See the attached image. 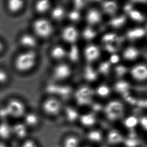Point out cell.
I'll use <instances>...</instances> for the list:
<instances>
[{"label": "cell", "mask_w": 147, "mask_h": 147, "mask_svg": "<svg viewBox=\"0 0 147 147\" xmlns=\"http://www.w3.org/2000/svg\"><path fill=\"white\" fill-rule=\"evenodd\" d=\"M36 55L34 52L30 50L19 54L15 60V67L21 72L28 71L35 65Z\"/></svg>", "instance_id": "1"}, {"label": "cell", "mask_w": 147, "mask_h": 147, "mask_svg": "<svg viewBox=\"0 0 147 147\" xmlns=\"http://www.w3.org/2000/svg\"><path fill=\"white\" fill-rule=\"evenodd\" d=\"M105 113L107 119L110 121H117L123 116L124 113L123 105L117 100L110 101L105 106Z\"/></svg>", "instance_id": "2"}, {"label": "cell", "mask_w": 147, "mask_h": 147, "mask_svg": "<svg viewBox=\"0 0 147 147\" xmlns=\"http://www.w3.org/2000/svg\"><path fill=\"white\" fill-rule=\"evenodd\" d=\"M8 116L14 118L23 117L26 113V107L20 99L13 98L8 101L6 106Z\"/></svg>", "instance_id": "3"}, {"label": "cell", "mask_w": 147, "mask_h": 147, "mask_svg": "<svg viewBox=\"0 0 147 147\" xmlns=\"http://www.w3.org/2000/svg\"><path fill=\"white\" fill-rule=\"evenodd\" d=\"M34 32L41 37H47L49 36L52 31L51 25L44 19L36 20L33 24Z\"/></svg>", "instance_id": "4"}, {"label": "cell", "mask_w": 147, "mask_h": 147, "mask_svg": "<svg viewBox=\"0 0 147 147\" xmlns=\"http://www.w3.org/2000/svg\"><path fill=\"white\" fill-rule=\"evenodd\" d=\"M94 91L88 86H82L76 92V99L80 105H87L92 102Z\"/></svg>", "instance_id": "5"}, {"label": "cell", "mask_w": 147, "mask_h": 147, "mask_svg": "<svg viewBox=\"0 0 147 147\" xmlns=\"http://www.w3.org/2000/svg\"><path fill=\"white\" fill-rule=\"evenodd\" d=\"M42 109L47 115H57L61 109V104L57 99L50 98L44 101L42 105Z\"/></svg>", "instance_id": "6"}, {"label": "cell", "mask_w": 147, "mask_h": 147, "mask_svg": "<svg viewBox=\"0 0 147 147\" xmlns=\"http://www.w3.org/2000/svg\"><path fill=\"white\" fill-rule=\"evenodd\" d=\"M12 135L19 139L25 140L28 136V127L24 123H18L12 125Z\"/></svg>", "instance_id": "7"}, {"label": "cell", "mask_w": 147, "mask_h": 147, "mask_svg": "<svg viewBox=\"0 0 147 147\" xmlns=\"http://www.w3.org/2000/svg\"><path fill=\"white\" fill-rule=\"evenodd\" d=\"M47 92L50 94H55L62 96H67L69 95L71 90L67 86H60L57 85H50L46 88Z\"/></svg>", "instance_id": "8"}, {"label": "cell", "mask_w": 147, "mask_h": 147, "mask_svg": "<svg viewBox=\"0 0 147 147\" xmlns=\"http://www.w3.org/2000/svg\"><path fill=\"white\" fill-rule=\"evenodd\" d=\"M134 78L138 80H145L147 76V67L144 64H139L134 66L131 71Z\"/></svg>", "instance_id": "9"}, {"label": "cell", "mask_w": 147, "mask_h": 147, "mask_svg": "<svg viewBox=\"0 0 147 147\" xmlns=\"http://www.w3.org/2000/svg\"><path fill=\"white\" fill-rule=\"evenodd\" d=\"M71 74L70 67L65 64H61L56 67L54 76L58 80H64L68 78Z\"/></svg>", "instance_id": "10"}, {"label": "cell", "mask_w": 147, "mask_h": 147, "mask_svg": "<svg viewBox=\"0 0 147 147\" xmlns=\"http://www.w3.org/2000/svg\"><path fill=\"white\" fill-rule=\"evenodd\" d=\"M78 37V32L72 26H68L64 29L62 32V38L66 42L74 43Z\"/></svg>", "instance_id": "11"}, {"label": "cell", "mask_w": 147, "mask_h": 147, "mask_svg": "<svg viewBox=\"0 0 147 147\" xmlns=\"http://www.w3.org/2000/svg\"><path fill=\"white\" fill-rule=\"evenodd\" d=\"M125 138L120 132L113 129L109 131L107 136V143L111 145H116L123 143Z\"/></svg>", "instance_id": "12"}, {"label": "cell", "mask_w": 147, "mask_h": 147, "mask_svg": "<svg viewBox=\"0 0 147 147\" xmlns=\"http://www.w3.org/2000/svg\"><path fill=\"white\" fill-rule=\"evenodd\" d=\"M99 50L97 46L90 45L88 46L84 51L86 59L88 62H93L99 57Z\"/></svg>", "instance_id": "13"}, {"label": "cell", "mask_w": 147, "mask_h": 147, "mask_svg": "<svg viewBox=\"0 0 147 147\" xmlns=\"http://www.w3.org/2000/svg\"><path fill=\"white\" fill-rule=\"evenodd\" d=\"M19 43L21 46L26 48H32L37 44L35 38L29 34H24L21 36L19 39Z\"/></svg>", "instance_id": "14"}, {"label": "cell", "mask_w": 147, "mask_h": 147, "mask_svg": "<svg viewBox=\"0 0 147 147\" xmlns=\"http://www.w3.org/2000/svg\"><path fill=\"white\" fill-rule=\"evenodd\" d=\"M24 2L20 0H11L7 2V7L9 12L12 13H17L23 9Z\"/></svg>", "instance_id": "15"}, {"label": "cell", "mask_w": 147, "mask_h": 147, "mask_svg": "<svg viewBox=\"0 0 147 147\" xmlns=\"http://www.w3.org/2000/svg\"><path fill=\"white\" fill-rule=\"evenodd\" d=\"M12 135V125L6 121H2L0 123V139H8Z\"/></svg>", "instance_id": "16"}, {"label": "cell", "mask_w": 147, "mask_h": 147, "mask_svg": "<svg viewBox=\"0 0 147 147\" xmlns=\"http://www.w3.org/2000/svg\"><path fill=\"white\" fill-rule=\"evenodd\" d=\"M23 117V123L28 128L36 127L39 123V117L35 113H26Z\"/></svg>", "instance_id": "17"}, {"label": "cell", "mask_w": 147, "mask_h": 147, "mask_svg": "<svg viewBox=\"0 0 147 147\" xmlns=\"http://www.w3.org/2000/svg\"><path fill=\"white\" fill-rule=\"evenodd\" d=\"M101 19V15L96 9H91L88 12L86 15V20L88 23L92 25L98 23Z\"/></svg>", "instance_id": "18"}, {"label": "cell", "mask_w": 147, "mask_h": 147, "mask_svg": "<svg viewBox=\"0 0 147 147\" xmlns=\"http://www.w3.org/2000/svg\"><path fill=\"white\" fill-rule=\"evenodd\" d=\"M96 116L93 113H86L80 117V121L82 125L90 127L94 125L96 123Z\"/></svg>", "instance_id": "19"}, {"label": "cell", "mask_w": 147, "mask_h": 147, "mask_svg": "<svg viewBox=\"0 0 147 147\" xmlns=\"http://www.w3.org/2000/svg\"><path fill=\"white\" fill-rule=\"evenodd\" d=\"M146 34L143 28H136L129 30L127 32V36L130 40H136L143 37Z\"/></svg>", "instance_id": "20"}, {"label": "cell", "mask_w": 147, "mask_h": 147, "mask_svg": "<svg viewBox=\"0 0 147 147\" xmlns=\"http://www.w3.org/2000/svg\"><path fill=\"white\" fill-rule=\"evenodd\" d=\"M102 8L104 11L109 15H113L117 10V5L115 2L107 1L102 4Z\"/></svg>", "instance_id": "21"}, {"label": "cell", "mask_w": 147, "mask_h": 147, "mask_svg": "<svg viewBox=\"0 0 147 147\" xmlns=\"http://www.w3.org/2000/svg\"><path fill=\"white\" fill-rule=\"evenodd\" d=\"M139 51L137 48L134 47H129L127 48L123 52V56L125 59L133 60L138 57Z\"/></svg>", "instance_id": "22"}, {"label": "cell", "mask_w": 147, "mask_h": 147, "mask_svg": "<svg viewBox=\"0 0 147 147\" xmlns=\"http://www.w3.org/2000/svg\"><path fill=\"white\" fill-rule=\"evenodd\" d=\"M130 86L127 82L125 80H120L117 82L115 86V90L116 92L120 94H127L129 92Z\"/></svg>", "instance_id": "23"}, {"label": "cell", "mask_w": 147, "mask_h": 147, "mask_svg": "<svg viewBox=\"0 0 147 147\" xmlns=\"http://www.w3.org/2000/svg\"><path fill=\"white\" fill-rule=\"evenodd\" d=\"M80 140L75 136H69L64 140L63 147H78Z\"/></svg>", "instance_id": "24"}, {"label": "cell", "mask_w": 147, "mask_h": 147, "mask_svg": "<svg viewBox=\"0 0 147 147\" xmlns=\"http://www.w3.org/2000/svg\"><path fill=\"white\" fill-rule=\"evenodd\" d=\"M84 78L88 81L93 82L96 80L98 74L92 66H88L84 70Z\"/></svg>", "instance_id": "25"}, {"label": "cell", "mask_w": 147, "mask_h": 147, "mask_svg": "<svg viewBox=\"0 0 147 147\" xmlns=\"http://www.w3.org/2000/svg\"><path fill=\"white\" fill-rule=\"evenodd\" d=\"M139 122V119L135 116L131 115L127 117L123 121V124L125 127L129 129H133L135 128L138 125Z\"/></svg>", "instance_id": "26"}, {"label": "cell", "mask_w": 147, "mask_h": 147, "mask_svg": "<svg viewBox=\"0 0 147 147\" xmlns=\"http://www.w3.org/2000/svg\"><path fill=\"white\" fill-rule=\"evenodd\" d=\"M88 139L94 143H98L102 139V134L98 130H92L88 134Z\"/></svg>", "instance_id": "27"}, {"label": "cell", "mask_w": 147, "mask_h": 147, "mask_svg": "<svg viewBox=\"0 0 147 147\" xmlns=\"http://www.w3.org/2000/svg\"><path fill=\"white\" fill-rule=\"evenodd\" d=\"M125 21L126 18L125 16L121 15L112 19L109 22V24L113 28H121L125 24Z\"/></svg>", "instance_id": "28"}, {"label": "cell", "mask_w": 147, "mask_h": 147, "mask_svg": "<svg viewBox=\"0 0 147 147\" xmlns=\"http://www.w3.org/2000/svg\"><path fill=\"white\" fill-rule=\"evenodd\" d=\"M65 113L68 121L71 122L76 121L79 117V115L78 111L72 107H66Z\"/></svg>", "instance_id": "29"}, {"label": "cell", "mask_w": 147, "mask_h": 147, "mask_svg": "<svg viewBox=\"0 0 147 147\" xmlns=\"http://www.w3.org/2000/svg\"><path fill=\"white\" fill-rule=\"evenodd\" d=\"M49 1L46 0L38 1L35 6L36 11L40 13H43L46 12L49 9Z\"/></svg>", "instance_id": "30"}, {"label": "cell", "mask_w": 147, "mask_h": 147, "mask_svg": "<svg viewBox=\"0 0 147 147\" xmlns=\"http://www.w3.org/2000/svg\"><path fill=\"white\" fill-rule=\"evenodd\" d=\"M65 50L60 46H56L53 48L51 51L52 57L57 59H60L63 58L65 56Z\"/></svg>", "instance_id": "31"}, {"label": "cell", "mask_w": 147, "mask_h": 147, "mask_svg": "<svg viewBox=\"0 0 147 147\" xmlns=\"http://www.w3.org/2000/svg\"><path fill=\"white\" fill-rule=\"evenodd\" d=\"M68 57L72 61H76L79 57V51L77 46L73 45L70 49Z\"/></svg>", "instance_id": "32"}, {"label": "cell", "mask_w": 147, "mask_h": 147, "mask_svg": "<svg viewBox=\"0 0 147 147\" xmlns=\"http://www.w3.org/2000/svg\"><path fill=\"white\" fill-rule=\"evenodd\" d=\"M130 17L137 22H142L144 20V17L141 12L137 10H132L129 13Z\"/></svg>", "instance_id": "33"}, {"label": "cell", "mask_w": 147, "mask_h": 147, "mask_svg": "<svg viewBox=\"0 0 147 147\" xmlns=\"http://www.w3.org/2000/svg\"><path fill=\"white\" fill-rule=\"evenodd\" d=\"M64 14V11L63 9L60 7H57L54 9L53 10L52 12V18L55 20H59L61 18H62Z\"/></svg>", "instance_id": "34"}, {"label": "cell", "mask_w": 147, "mask_h": 147, "mask_svg": "<svg viewBox=\"0 0 147 147\" xmlns=\"http://www.w3.org/2000/svg\"><path fill=\"white\" fill-rule=\"evenodd\" d=\"M96 33L94 30L91 28H86L83 32V36L86 40H92L95 38Z\"/></svg>", "instance_id": "35"}, {"label": "cell", "mask_w": 147, "mask_h": 147, "mask_svg": "<svg viewBox=\"0 0 147 147\" xmlns=\"http://www.w3.org/2000/svg\"><path fill=\"white\" fill-rule=\"evenodd\" d=\"M110 93L109 88L107 86H100L97 89V94L101 97H105L108 96Z\"/></svg>", "instance_id": "36"}, {"label": "cell", "mask_w": 147, "mask_h": 147, "mask_svg": "<svg viewBox=\"0 0 147 147\" xmlns=\"http://www.w3.org/2000/svg\"><path fill=\"white\" fill-rule=\"evenodd\" d=\"M118 39L117 35L114 33H109L105 34L102 37V41L106 43H111L116 41Z\"/></svg>", "instance_id": "37"}, {"label": "cell", "mask_w": 147, "mask_h": 147, "mask_svg": "<svg viewBox=\"0 0 147 147\" xmlns=\"http://www.w3.org/2000/svg\"><path fill=\"white\" fill-rule=\"evenodd\" d=\"M123 143L127 147H137L139 144V142L136 138L130 137L127 139H124Z\"/></svg>", "instance_id": "38"}, {"label": "cell", "mask_w": 147, "mask_h": 147, "mask_svg": "<svg viewBox=\"0 0 147 147\" xmlns=\"http://www.w3.org/2000/svg\"><path fill=\"white\" fill-rule=\"evenodd\" d=\"M111 67L109 62L105 61L101 63L99 66V71L102 74H109Z\"/></svg>", "instance_id": "39"}, {"label": "cell", "mask_w": 147, "mask_h": 147, "mask_svg": "<svg viewBox=\"0 0 147 147\" xmlns=\"http://www.w3.org/2000/svg\"><path fill=\"white\" fill-rule=\"evenodd\" d=\"M115 71L117 76L121 77L127 72V68L123 65H118L115 68Z\"/></svg>", "instance_id": "40"}, {"label": "cell", "mask_w": 147, "mask_h": 147, "mask_svg": "<svg viewBox=\"0 0 147 147\" xmlns=\"http://www.w3.org/2000/svg\"><path fill=\"white\" fill-rule=\"evenodd\" d=\"M21 147H39L38 144L34 140L30 139H26L23 140Z\"/></svg>", "instance_id": "41"}, {"label": "cell", "mask_w": 147, "mask_h": 147, "mask_svg": "<svg viewBox=\"0 0 147 147\" xmlns=\"http://www.w3.org/2000/svg\"><path fill=\"white\" fill-rule=\"evenodd\" d=\"M8 74L4 70L0 69V85L4 84L8 81Z\"/></svg>", "instance_id": "42"}, {"label": "cell", "mask_w": 147, "mask_h": 147, "mask_svg": "<svg viewBox=\"0 0 147 147\" xmlns=\"http://www.w3.org/2000/svg\"><path fill=\"white\" fill-rule=\"evenodd\" d=\"M69 18L70 19L73 21H76L79 20L80 18V14L77 11H72L69 14Z\"/></svg>", "instance_id": "43"}, {"label": "cell", "mask_w": 147, "mask_h": 147, "mask_svg": "<svg viewBox=\"0 0 147 147\" xmlns=\"http://www.w3.org/2000/svg\"><path fill=\"white\" fill-rule=\"evenodd\" d=\"M105 49L109 53H115L117 51V48L113 46L111 43H107L105 45Z\"/></svg>", "instance_id": "44"}, {"label": "cell", "mask_w": 147, "mask_h": 147, "mask_svg": "<svg viewBox=\"0 0 147 147\" xmlns=\"http://www.w3.org/2000/svg\"><path fill=\"white\" fill-rule=\"evenodd\" d=\"M119 61V56L113 54L111 56V57L109 58V63L113 64L117 63Z\"/></svg>", "instance_id": "45"}, {"label": "cell", "mask_w": 147, "mask_h": 147, "mask_svg": "<svg viewBox=\"0 0 147 147\" xmlns=\"http://www.w3.org/2000/svg\"><path fill=\"white\" fill-rule=\"evenodd\" d=\"M139 123H140L142 127L144 129L146 130L147 128V117H142L141 119L139 120Z\"/></svg>", "instance_id": "46"}, {"label": "cell", "mask_w": 147, "mask_h": 147, "mask_svg": "<svg viewBox=\"0 0 147 147\" xmlns=\"http://www.w3.org/2000/svg\"><path fill=\"white\" fill-rule=\"evenodd\" d=\"M74 6L76 8L78 9H80L84 7V5H85L84 2L82 1H76L74 2Z\"/></svg>", "instance_id": "47"}, {"label": "cell", "mask_w": 147, "mask_h": 147, "mask_svg": "<svg viewBox=\"0 0 147 147\" xmlns=\"http://www.w3.org/2000/svg\"><path fill=\"white\" fill-rule=\"evenodd\" d=\"M124 10L125 11V12L129 13L130 11H131V10H133V6L131 4H128L126 5L125 7H124Z\"/></svg>", "instance_id": "48"}, {"label": "cell", "mask_w": 147, "mask_h": 147, "mask_svg": "<svg viewBox=\"0 0 147 147\" xmlns=\"http://www.w3.org/2000/svg\"><path fill=\"white\" fill-rule=\"evenodd\" d=\"M92 108L95 111H98L101 109V105L99 103H95L92 105Z\"/></svg>", "instance_id": "49"}, {"label": "cell", "mask_w": 147, "mask_h": 147, "mask_svg": "<svg viewBox=\"0 0 147 147\" xmlns=\"http://www.w3.org/2000/svg\"><path fill=\"white\" fill-rule=\"evenodd\" d=\"M3 49H4V44H3V42L0 40V52L2 51Z\"/></svg>", "instance_id": "50"}, {"label": "cell", "mask_w": 147, "mask_h": 147, "mask_svg": "<svg viewBox=\"0 0 147 147\" xmlns=\"http://www.w3.org/2000/svg\"><path fill=\"white\" fill-rule=\"evenodd\" d=\"M0 147H7V145H6V144L0 141Z\"/></svg>", "instance_id": "51"}, {"label": "cell", "mask_w": 147, "mask_h": 147, "mask_svg": "<svg viewBox=\"0 0 147 147\" xmlns=\"http://www.w3.org/2000/svg\"><path fill=\"white\" fill-rule=\"evenodd\" d=\"M146 147V146H145V147Z\"/></svg>", "instance_id": "52"}, {"label": "cell", "mask_w": 147, "mask_h": 147, "mask_svg": "<svg viewBox=\"0 0 147 147\" xmlns=\"http://www.w3.org/2000/svg\"></svg>", "instance_id": "53"}]
</instances>
